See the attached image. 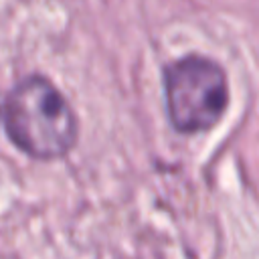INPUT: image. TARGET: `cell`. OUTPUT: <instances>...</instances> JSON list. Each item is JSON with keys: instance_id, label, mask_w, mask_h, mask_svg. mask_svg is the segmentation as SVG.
Wrapping results in <instances>:
<instances>
[{"instance_id": "1", "label": "cell", "mask_w": 259, "mask_h": 259, "mask_svg": "<svg viewBox=\"0 0 259 259\" xmlns=\"http://www.w3.org/2000/svg\"><path fill=\"white\" fill-rule=\"evenodd\" d=\"M2 121L8 140L34 160L67 156L79 134L71 103L42 75H28L10 89Z\"/></svg>"}, {"instance_id": "2", "label": "cell", "mask_w": 259, "mask_h": 259, "mask_svg": "<svg viewBox=\"0 0 259 259\" xmlns=\"http://www.w3.org/2000/svg\"><path fill=\"white\" fill-rule=\"evenodd\" d=\"M164 99L172 127L198 134L214 127L229 107V79L225 69L202 55H186L164 69Z\"/></svg>"}]
</instances>
